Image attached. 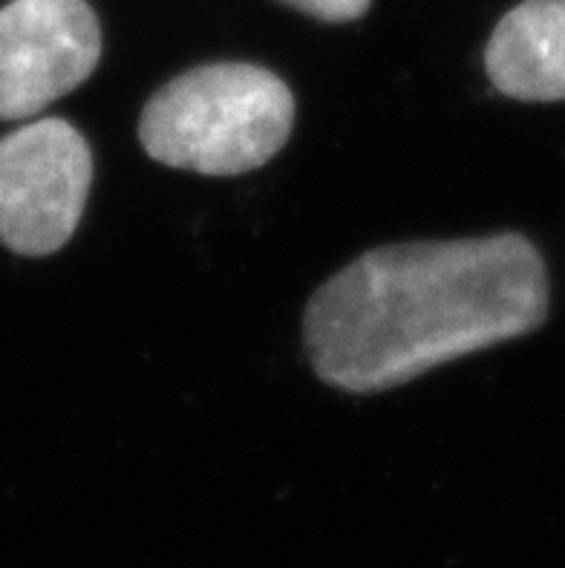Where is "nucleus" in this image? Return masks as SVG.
<instances>
[{"label": "nucleus", "mask_w": 565, "mask_h": 568, "mask_svg": "<svg viewBox=\"0 0 565 568\" xmlns=\"http://www.w3.org/2000/svg\"><path fill=\"white\" fill-rule=\"evenodd\" d=\"M548 315V274L523 234L366 252L306 306L323 382L381 393L462 355L528 335Z\"/></svg>", "instance_id": "nucleus-1"}, {"label": "nucleus", "mask_w": 565, "mask_h": 568, "mask_svg": "<svg viewBox=\"0 0 565 568\" xmlns=\"http://www.w3.org/2000/svg\"><path fill=\"white\" fill-rule=\"evenodd\" d=\"M289 7L301 9V12L312 14L317 21H330V23H346L355 21L361 14L370 9L373 0H283Z\"/></svg>", "instance_id": "nucleus-6"}, {"label": "nucleus", "mask_w": 565, "mask_h": 568, "mask_svg": "<svg viewBox=\"0 0 565 568\" xmlns=\"http://www.w3.org/2000/svg\"><path fill=\"white\" fill-rule=\"evenodd\" d=\"M487 75L516 101H565V0H523L485 50Z\"/></svg>", "instance_id": "nucleus-5"}, {"label": "nucleus", "mask_w": 565, "mask_h": 568, "mask_svg": "<svg viewBox=\"0 0 565 568\" xmlns=\"http://www.w3.org/2000/svg\"><path fill=\"white\" fill-rule=\"evenodd\" d=\"M292 124V90L272 70L225 61L168 81L144 104L139 142L168 168L236 176L265 165Z\"/></svg>", "instance_id": "nucleus-2"}, {"label": "nucleus", "mask_w": 565, "mask_h": 568, "mask_svg": "<svg viewBox=\"0 0 565 568\" xmlns=\"http://www.w3.org/2000/svg\"><path fill=\"white\" fill-rule=\"evenodd\" d=\"M93 185L90 144L64 119H38L0 139V243L43 257L75 234Z\"/></svg>", "instance_id": "nucleus-3"}, {"label": "nucleus", "mask_w": 565, "mask_h": 568, "mask_svg": "<svg viewBox=\"0 0 565 568\" xmlns=\"http://www.w3.org/2000/svg\"><path fill=\"white\" fill-rule=\"evenodd\" d=\"M101 58L84 0H9L0 9V122L41 113L84 84Z\"/></svg>", "instance_id": "nucleus-4"}]
</instances>
